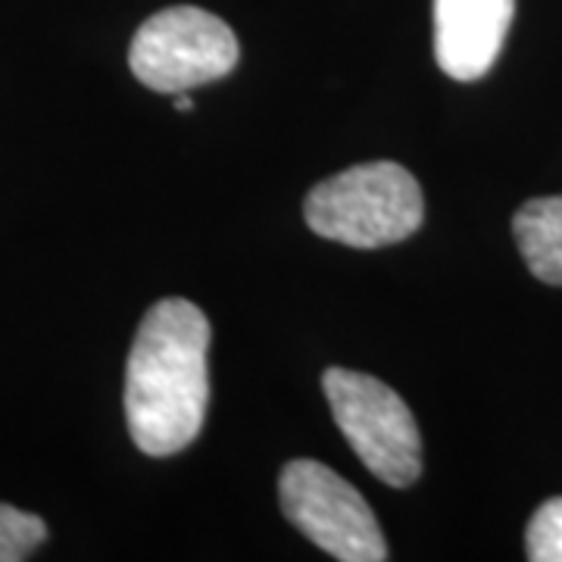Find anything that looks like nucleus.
<instances>
[{"instance_id": "nucleus-1", "label": "nucleus", "mask_w": 562, "mask_h": 562, "mask_svg": "<svg viewBox=\"0 0 562 562\" xmlns=\"http://www.w3.org/2000/svg\"><path fill=\"white\" fill-rule=\"evenodd\" d=\"M210 322L191 301L147 310L125 362V422L147 457H172L198 441L210 401Z\"/></svg>"}, {"instance_id": "nucleus-2", "label": "nucleus", "mask_w": 562, "mask_h": 562, "mask_svg": "<svg viewBox=\"0 0 562 562\" xmlns=\"http://www.w3.org/2000/svg\"><path fill=\"white\" fill-rule=\"evenodd\" d=\"M303 216L319 238L372 250L416 235L425 198L401 162H362L319 181L303 201Z\"/></svg>"}, {"instance_id": "nucleus-3", "label": "nucleus", "mask_w": 562, "mask_h": 562, "mask_svg": "<svg viewBox=\"0 0 562 562\" xmlns=\"http://www.w3.org/2000/svg\"><path fill=\"white\" fill-rule=\"evenodd\" d=\"M322 391L335 422L362 465L391 487H409L422 475V435L413 409L375 375L328 369Z\"/></svg>"}, {"instance_id": "nucleus-4", "label": "nucleus", "mask_w": 562, "mask_h": 562, "mask_svg": "<svg viewBox=\"0 0 562 562\" xmlns=\"http://www.w3.org/2000/svg\"><path fill=\"white\" fill-rule=\"evenodd\" d=\"M241 57L235 32L201 7H169L144 20L128 66L140 85L160 94H181L206 81L225 79Z\"/></svg>"}, {"instance_id": "nucleus-5", "label": "nucleus", "mask_w": 562, "mask_h": 562, "mask_svg": "<svg viewBox=\"0 0 562 562\" xmlns=\"http://www.w3.org/2000/svg\"><path fill=\"white\" fill-rule=\"evenodd\" d=\"M281 513L303 538L344 562H384L387 543L369 503L316 460H291L279 479Z\"/></svg>"}, {"instance_id": "nucleus-6", "label": "nucleus", "mask_w": 562, "mask_h": 562, "mask_svg": "<svg viewBox=\"0 0 562 562\" xmlns=\"http://www.w3.org/2000/svg\"><path fill=\"white\" fill-rule=\"evenodd\" d=\"M516 0H435V57L450 79L475 81L501 57Z\"/></svg>"}, {"instance_id": "nucleus-7", "label": "nucleus", "mask_w": 562, "mask_h": 562, "mask_svg": "<svg viewBox=\"0 0 562 562\" xmlns=\"http://www.w3.org/2000/svg\"><path fill=\"white\" fill-rule=\"evenodd\" d=\"M513 235L535 279L562 284V198H535L513 216Z\"/></svg>"}, {"instance_id": "nucleus-8", "label": "nucleus", "mask_w": 562, "mask_h": 562, "mask_svg": "<svg viewBox=\"0 0 562 562\" xmlns=\"http://www.w3.org/2000/svg\"><path fill=\"white\" fill-rule=\"evenodd\" d=\"M47 541V525L35 513L0 503V562L29 560Z\"/></svg>"}, {"instance_id": "nucleus-9", "label": "nucleus", "mask_w": 562, "mask_h": 562, "mask_svg": "<svg viewBox=\"0 0 562 562\" xmlns=\"http://www.w3.org/2000/svg\"><path fill=\"white\" fill-rule=\"evenodd\" d=\"M525 553L531 562H562V497L547 501L525 531Z\"/></svg>"}, {"instance_id": "nucleus-10", "label": "nucleus", "mask_w": 562, "mask_h": 562, "mask_svg": "<svg viewBox=\"0 0 562 562\" xmlns=\"http://www.w3.org/2000/svg\"><path fill=\"white\" fill-rule=\"evenodd\" d=\"M176 110H181V113H191L194 110V101L188 98V91H181V94H176Z\"/></svg>"}]
</instances>
